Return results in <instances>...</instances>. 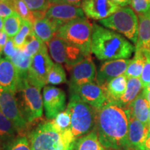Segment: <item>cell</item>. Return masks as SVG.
<instances>
[{"mask_svg":"<svg viewBox=\"0 0 150 150\" xmlns=\"http://www.w3.org/2000/svg\"><path fill=\"white\" fill-rule=\"evenodd\" d=\"M74 150H106L99 141L96 128L89 134L76 138Z\"/></svg>","mask_w":150,"mask_h":150,"instance_id":"24","label":"cell"},{"mask_svg":"<svg viewBox=\"0 0 150 150\" xmlns=\"http://www.w3.org/2000/svg\"><path fill=\"white\" fill-rule=\"evenodd\" d=\"M148 124L150 127V105H149V120H148Z\"/></svg>","mask_w":150,"mask_h":150,"instance_id":"46","label":"cell"},{"mask_svg":"<svg viewBox=\"0 0 150 150\" xmlns=\"http://www.w3.org/2000/svg\"><path fill=\"white\" fill-rule=\"evenodd\" d=\"M54 63L45 45L40 52L31 58L27 77L33 84L40 88L47 84V79Z\"/></svg>","mask_w":150,"mask_h":150,"instance_id":"9","label":"cell"},{"mask_svg":"<svg viewBox=\"0 0 150 150\" xmlns=\"http://www.w3.org/2000/svg\"><path fill=\"white\" fill-rule=\"evenodd\" d=\"M135 47L123 36L106 28L93 24L91 53L101 61L127 59Z\"/></svg>","mask_w":150,"mask_h":150,"instance_id":"2","label":"cell"},{"mask_svg":"<svg viewBox=\"0 0 150 150\" xmlns=\"http://www.w3.org/2000/svg\"><path fill=\"white\" fill-rule=\"evenodd\" d=\"M8 36L4 31H0V54H2L4 47L8 39Z\"/></svg>","mask_w":150,"mask_h":150,"instance_id":"41","label":"cell"},{"mask_svg":"<svg viewBox=\"0 0 150 150\" xmlns=\"http://www.w3.org/2000/svg\"><path fill=\"white\" fill-rule=\"evenodd\" d=\"M22 20H23L16 12L4 20L3 31L6 33L9 38H13L20 31Z\"/></svg>","mask_w":150,"mask_h":150,"instance_id":"28","label":"cell"},{"mask_svg":"<svg viewBox=\"0 0 150 150\" xmlns=\"http://www.w3.org/2000/svg\"><path fill=\"white\" fill-rule=\"evenodd\" d=\"M65 82H67L66 74L62 65L57 63H54L48 74L47 84L55 86Z\"/></svg>","mask_w":150,"mask_h":150,"instance_id":"30","label":"cell"},{"mask_svg":"<svg viewBox=\"0 0 150 150\" xmlns=\"http://www.w3.org/2000/svg\"><path fill=\"white\" fill-rule=\"evenodd\" d=\"M112 1L120 7H125L127 5L130 4L131 0H112Z\"/></svg>","mask_w":150,"mask_h":150,"instance_id":"43","label":"cell"},{"mask_svg":"<svg viewBox=\"0 0 150 150\" xmlns=\"http://www.w3.org/2000/svg\"><path fill=\"white\" fill-rule=\"evenodd\" d=\"M70 93L76 94L83 102L97 110L100 109L107 102L104 88L93 82L83 84L70 90Z\"/></svg>","mask_w":150,"mask_h":150,"instance_id":"14","label":"cell"},{"mask_svg":"<svg viewBox=\"0 0 150 150\" xmlns=\"http://www.w3.org/2000/svg\"><path fill=\"white\" fill-rule=\"evenodd\" d=\"M105 27L122 33L136 44L138 24L136 13L130 7H122L108 18L99 20Z\"/></svg>","mask_w":150,"mask_h":150,"instance_id":"7","label":"cell"},{"mask_svg":"<svg viewBox=\"0 0 150 150\" xmlns=\"http://www.w3.org/2000/svg\"><path fill=\"white\" fill-rule=\"evenodd\" d=\"M136 54L127 67L125 75L127 78H140L146 61L144 52L140 49L135 48Z\"/></svg>","mask_w":150,"mask_h":150,"instance_id":"25","label":"cell"},{"mask_svg":"<svg viewBox=\"0 0 150 150\" xmlns=\"http://www.w3.org/2000/svg\"><path fill=\"white\" fill-rule=\"evenodd\" d=\"M33 33V24L27 21L22 20V26L18 33L13 38L15 45L17 48L22 49L25 45L26 42L30 35Z\"/></svg>","mask_w":150,"mask_h":150,"instance_id":"29","label":"cell"},{"mask_svg":"<svg viewBox=\"0 0 150 150\" xmlns=\"http://www.w3.org/2000/svg\"><path fill=\"white\" fill-rule=\"evenodd\" d=\"M42 99L46 117L49 120H52L65 110L66 95L61 88L53 86H45L43 89Z\"/></svg>","mask_w":150,"mask_h":150,"instance_id":"12","label":"cell"},{"mask_svg":"<svg viewBox=\"0 0 150 150\" xmlns=\"http://www.w3.org/2000/svg\"><path fill=\"white\" fill-rule=\"evenodd\" d=\"M41 88L33 84L28 77L22 78L16 94L19 108L28 123L42 117L43 99Z\"/></svg>","mask_w":150,"mask_h":150,"instance_id":"5","label":"cell"},{"mask_svg":"<svg viewBox=\"0 0 150 150\" xmlns=\"http://www.w3.org/2000/svg\"><path fill=\"white\" fill-rule=\"evenodd\" d=\"M70 90L83 84L92 83L96 77V67L91 55L70 67Z\"/></svg>","mask_w":150,"mask_h":150,"instance_id":"13","label":"cell"},{"mask_svg":"<svg viewBox=\"0 0 150 150\" xmlns=\"http://www.w3.org/2000/svg\"><path fill=\"white\" fill-rule=\"evenodd\" d=\"M128 78L125 74L120 75L103 86L107 98V102L116 103L126 91Z\"/></svg>","mask_w":150,"mask_h":150,"instance_id":"22","label":"cell"},{"mask_svg":"<svg viewBox=\"0 0 150 150\" xmlns=\"http://www.w3.org/2000/svg\"><path fill=\"white\" fill-rule=\"evenodd\" d=\"M0 110L13 124L20 134L27 130L29 123L20 111L16 93L0 88Z\"/></svg>","mask_w":150,"mask_h":150,"instance_id":"10","label":"cell"},{"mask_svg":"<svg viewBox=\"0 0 150 150\" xmlns=\"http://www.w3.org/2000/svg\"><path fill=\"white\" fill-rule=\"evenodd\" d=\"M140 150H150V129L148 131L147 136L144 140Z\"/></svg>","mask_w":150,"mask_h":150,"instance_id":"42","label":"cell"},{"mask_svg":"<svg viewBox=\"0 0 150 150\" xmlns=\"http://www.w3.org/2000/svg\"><path fill=\"white\" fill-rule=\"evenodd\" d=\"M108 150H116V149H108Z\"/></svg>","mask_w":150,"mask_h":150,"instance_id":"49","label":"cell"},{"mask_svg":"<svg viewBox=\"0 0 150 150\" xmlns=\"http://www.w3.org/2000/svg\"><path fill=\"white\" fill-rule=\"evenodd\" d=\"M20 78L13 63L7 58L0 59V88L13 92L16 94Z\"/></svg>","mask_w":150,"mask_h":150,"instance_id":"17","label":"cell"},{"mask_svg":"<svg viewBox=\"0 0 150 150\" xmlns=\"http://www.w3.org/2000/svg\"><path fill=\"white\" fill-rule=\"evenodd\" d=\"M138 40L136 49H140L142 52H150V11L147 13L138 15Z\"/></svg>","mask_w":150,"mask_h":150,"instance_id":"21","label":"cell"},{"mask_svg":"<svg viewBox=\"0 0 150 150\" xmlns=\"http://www.w3.org/2000/svg\"><path fill=\"white\" fill-rule=\"evenodd\" d=\"M18 50V48H17L15 45L12 38H8V40H7L4 47L2 54L4 55V57L10 60L16 54Z\"/></svg>","mask_w":150,"mask_h":150,"instance_id":"39","label":"cell"},{"mask_svg":"<svg viewBox=\"0 0 150 150\" xmlns=\"http://www.w3.org/2000/svg\"><path fill=\"white\" fill-rule=\"evenodd\" d=\"M52 122L54 127L59 131H65L71 129V115L68 110L65 109L59 112L53 120Z\"/></svg>","mask_w":150,"mask_h":150,"instance_id":"33","label":"cell"},{"mask_svg":"<svg viewBox=\"0 0 150 150\" xmlns=\"http://www.w3.org/2000/svg\"><path fill=\"white\" fill-rule=\"evenodd\" d=\"M126 109L129 117L135 118L142 123L148 124L149 104L142 91L129 105Z\"/></svg>","mask_w":150,"mask_h":150,"instance_id":"19","label":"cell"},{"mask_svg":"<svg viewBox=\"0 0 150 150\" xmlns=\"http://www.w3.org/2000/svg\"><path fill=\"white\" fill-rule=\"evenodd\" d=\"M81 7L87 18L95 20L108 18L121 8L112 0H82Z\"/></svg>","mask_w":150,"mask_h":150,"instance_id":"15","label":"cell"},{"mask_svg":"<svg viewBox=\"0 0 150 150\" xmlns=\"http://www.w3.org/2000/svg\"><path fill=\"white\" fill-rule=\"evenodd\" d=\"M130 61L131 60L128 59L105 61L99 67L96 74L95 80L97 84L103 87L113 79L125 74Z\"/></svg>","mask_w":150,"mask_h":150,"instance_id":"16","label":"cell"},{"mask_svg":"<svg viewBox=\"0 0 150 150\" xmlns=\"http://www.w3.org/2000/svg\"><path fill=\"white\" fill-rule=\"evenodd\" d=\"M18 134L20 133L13 124L0 110V145H6L19 136Z\"/></svg>","mask_w":150,"mask_h":150,"instance_id":"26","label":"cell"},{"mask_svg":"<svg viewBox=\"0 0 150 150\" xmlns=\"http://www.w3.org/2000/svg\"><path fill=\"white\" fill-rule=\"evenodd\" d=\"M129 120L128 147L135 150H140L150 127L149 124L142 123L129 116Z\"/></svg>","mask_w":150,"mask_h":150,"instance_id":"18","label":"cell"},{"mask_svg":"<svg viewBox=\"0 0 150 150\" xmlns=\"http://www.w3.org/2000/svg\"><path fill=\"white\" fill-rule=\"evenodd\" d=\"M129 115L126 108L106 102L97 110L96 128L99 141L106 149H128Z\"/></svg>","mask_w":150,"mask_h":150,"instance_id":"1","label":"cell"},{"mask_svg":"<svg viewBox=\"0 0 150 150\" xmlns=\"http://www.w3.org/2000/svg\"><path fill=\"white\" fill-rule=\"evenodd\" d=\"M45 17L55 22L59 27L74 20L86 18L81 7L65 4H52Z\"/></svg>","mask_w":150,"mask_h":150,"instance_id":"11","label":"cell"},{"mask_svg":"<svg viewBox=\"0 0 150 150\" xmlns=\"http://www.w3.org/2000/svg\"><path fill=\"white\" fill-rule=\"evenodd\" d=\"M142 93H143L144 95H145L146 99L149 103V104L150 105V90H145L142 89Z\"/></svg>","mask_w":150,"mask_h":150,"instance_id":"44","label":"cell"},{"mask_svg":"<svg viewBox=\"0 0 150 150\" xmlns=\"http://www.w3.org/2000/svg\"><path fill=\"white\" fill-rule=\"evenodd\" d=\"M31 150H74L76 138L71 129L59 131L51 122L40 123L28 134Z\"/></svg>","mask_w":150,"mask_h":150,"instance_id":"3","label":"cell"},{"mask_svg":"<svg viewBox=\"0 0 150 150\" xmlns=\"http://www.w3.org/2000/svg\"><path fill=\"white\" fill-rule=\"evenodd\" d=\"M32 12H46L52 4L50 0H24Z\"/></svg>","mask_w":150,"mask_h":150,"instance_id":"35","label":"cell"},{"mask_svg":"<svg viewBox=\"0 0 150 150\" xmlns=\"http://www.w3.org/2000/svg\"><path fill=\"white\" fill-rule=\"evenodd\" d=\"M16 13L13 0L0 1V18L5 19Z\"/></svg>","mask_w":150,"mask_h":150,"instance_id":"38","label":"cell"},{"mask_svg":"<svg viewBox=\"0 0 150 150\" xmlns=\"http://www.w3.org/2000/svg\"><path fill=\"white\" fill-rule=\"evenodd\" d=\"M8 1V0H0V1Z\"/></svg>","mask_w":150,"mask_h":150,"instance_id":"47","label":"cell"},{"mask_svg":"<svg viewBox=\"0 0 150 150\" xmlns=\"http://www.w3.org/2000/svg\"><path fill=\"white\" fill-rule=\"evenodd\" d=\"M59 28L55 22L45 17L33 23V33L43 42L48 43L55 37Z\"/></svg>","mask_w":150,"mask_h":150,"instance_id":"20","label":"cell"},{"mask_svg":"<svg viewBox=\"0 0 150 150\" xmlns=\"http://www.w3.org/2000/svg\"><path fill=\"white\" fill-rule=\"evenodd\" d=\"M130 5L138 15L147 13L150 11V0H131Z\"/></svg>","mask_w":150,"mask_h":150,"instance_id":"36","label":"cell"},{"mask_svg":"<svg viewBox=\"0 0 150 150\" xmlns=\"http://www.w3.org/2000/svg\"><path fill=\"white\" fill-rule=\"evenodd\" d=\"M4 28V19L2 18H0V31H3Z\"/></svg>","mask_w":150,"mask_h":150,"instance_id":"45","label":"cell"},{"mask_svg":"<svg viewBox=\"0 0 150 150\" xmlns=\"http://www.w3.org/2000/svg\"><path fill=\"white\" fill-rule=\"evenodd\" d=\"M144 54L146 57V61L140 78L143 88L150 83V52H145Z\"/></svg>","mask_w":150,"mask_h":150,"instance_id":"37","label":"cell"},{"mask_svg":"<svg viewBox=\"0 0 150 150\" xmlns=\"http://www.w3.org/2000/svg\"><path fill=\"white\" fill-rule=\"evenodd\" d=\"M10 61L16 66L20 78L27 77L31 64V58L26 55L22 49H18L16 54L11 58Z\"/></svg>","mask_w":150,"mask_h":150,"instance_id":"27","label":"cell"},{"mask_svg":"<svg viewBox=\"0 0 150 150\" xmlns=\"http://www.w3.org/2000/svg\"><path fill=\"white\" fill-rule=\"evenodd\" d=\"M66 109L70 113V129L76 139L89 134L95 128L97 110L83 102L76 94L70 93Z\"/></svg>","mask_w":150,"mask_h":150,"instance_id":"4","label":"cell"},{"mask_svg":"<svg viewBox=\"0 0 150 150\" xmlns=\"http://www.w3.org/2000/svg\"><path fill=\"white\" fill-rule=\"evenodd\" d=\"M13 2L15 11L20 16V18L23 20H27L33 24L36 21V18L34 13L30 11V9L28 8L24 0H13Z\"/></svg>","mask_w":150,"mask_h":150,"instance_id":"32","label":"cell"},{"mask_svg":"<svg viewBox=\"0 0 150 150\" xmlns=\"http://www.w3.org/2000/svg\"><path fill=\"white\" fill-rule=\"evenodd\" d=\"M93 28V24L86 18L77 19L60 27L55 36L77 46L86 56H89L91 54Z\"/></svg>","mask_w":150,"mask_h":150,"instance_id":"6","label":"cell"},{"mask_svg":"<svg viewBox=\"0 0 150 150\" xmlns=\"http://www.w3.org/2000/svg\"><path fill=\"white\" fill-rule=\"evenodd\" d=\"M45 45V43L43 42L32 33L22 50L27 56L32 58L33 56L40 52Z\"/></svg>","mask_w":150,"mask_h":150,"instance_id":"31","label":"cell"},{"mask_svg":"<svg viewBox=\"0 0 150 150\" xmlns=\"http://www.w3.org/2000/svg\"><path fill=\"white\" fill-rule=\"evenodd\" d=\"M51 4H65L80 6L81 5L82 0H50Z\"/></svg>","mask_w":150,"mask_h":150,"instance_id":"40","label":"cell"},{"mask_svg":"<svg viewBox=\"0 0 150 150\" xmlns=\"http://www.w3.org/2000/svg\"><path fill=\"white\" fill-rule=\"evenodd\" d=\"M5 150H31L28 137L19 135L6 144Z\"/></svg>","mask_w":150,"mask_h":150,"instance_id":"34","label":"cell"},{"mask_svg":"<svg viewBox=\"0 0 150 150\" xmlns=\"http://www.w3.org/2000/svg\"><path fill=\"white\" fill-rule=\"evenodd\" d=\"M1 54H0V59H1Z\"/></svg>","mask_w":150,"mask_h":150,"instance_id":"48","label":"cell"},{"mask_svg":"<svg viewBox=\"0 0 150 150\" xmlns=\"http://www.w3.org/2000/svg\"><path fill=\"white\" fill-rule=\"evenodd\" d=\"M50 56L56 63L71 67L86 57L82 50L61 38L55 36L47 43Z\"/></svg>","mask_w":150,"mask_h":150,"instance_id":"8","label":"cell"},{"mask_svg":"<svg viewBox=\"0 0 150 150\" xmlns=\"http://www.w3.org/2000/svg\"><path fill=\"white\" fill-rule=\"evenodd\" d=\"M143 89L140 78H128L126 91L116 104L126 108Z\"/></svg>","mask_w":150,"mask_h":150,"instance_id":"23","label":"cell"}]
</instances>
